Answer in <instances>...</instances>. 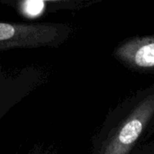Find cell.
<instances>
[{
  "label": "cell",
  "instance_id": "obj_1",
  "mask_svg": "<svg viewBox=\"0 0 154 154\" xmlns=\"http://www.w3.org/2000/svg\"><path fill=\"white\" fill-rule=\"evenodd\" d=\"M154 134V82L111 109L91 141L90 154H131Z\"/></svg>",
  "mask_w": 154,
  "mask_h": 154
},
{
  "label": "cell",
  "instance_id": "obj_2",
  "mask_svg": "<svg viewBox=\"0 0 154 154\" xmlns=\"http://www.w3.org/2000/svg\"><path fill=\"white\" fill-rule=\"evenodd\" d=\"M67 23L51 22H0V51L14 49L57 48L70 36Z\"/></svg>",
  "mask_w": 154,
  "mask_h": 154
},
{
  "label": "cell",
  "instance_id": "obj_3",
  "mask_svg": "<svg viewBox=\"0 0 154 154\" xmlns=\"http://www.w3.org/2000/svg\"><path fill=\"white\" fill-rule=\"evenodd\" d=\"M44 71L37 65L8 69L0 64V121L17 104L40 87Z\"/></svg>",
  "mask_w": 154,
  "mask_h": 154
},
{
  "label": "cell",
  "instance_id": "obj_4",
  "mask_svg": "<svg viewBox=\"0 0 154 154\" xmlns=\"http://www.w3.org/2000/svg\"><path fill=\"white\" fill-rule=\"evenodd\" d=\"M113 56L131 70L140 73L154 72V36L126 39L116 45Z\"/></svg>",
  "mask_w": 154,
  "mask_h": 154
},
{
  "label": "cell",
  "instance_id": "obj_5",
  "mask_svg": "<svg viewBox=\"0 0 154 154\" xmlns=\"http://www.w3.org/2000/svg\"><path fill=\"white\" fill-rule=\"evenodd\" d=\"M14 6L22 15L29 18L41 16L47 12H55L63 9H78L85 5H90L89 2L83 1H42V0H27V1H12L5 2Z\"/></svg>",
  "mask_w": 154,
  "mask_h": 154
},
{
  "label": "cell",
  "instance_id": "obj_6",
  "mask_svg": "<svg viewBox=\"0 0 154 154\" xmlns=\"http://www.w3.org/2000/svg\"><path fill=\"white\" fill-rule=\"evenodd\" d=\"M131 154H154V134Z\"/></svg>",
  "mask_w": 154,
  "mask_h": 154
},
{
  "label": "cell",
  "instance_id": "obj_7",
  "mask_svg": "<svg viewBox=\"0 0 154 154\" xmlns=\"http://www.w3.org/2000/svg\"><path fill=\"white\" fill-rule=\"evenodd\" d=\"M30 154H57L54 151H51L50 149H42V148H36L33 151H32Z\"/></svg>",
  "mask_w": 154,
  "mask_h": 154
}]
</instances>
